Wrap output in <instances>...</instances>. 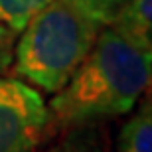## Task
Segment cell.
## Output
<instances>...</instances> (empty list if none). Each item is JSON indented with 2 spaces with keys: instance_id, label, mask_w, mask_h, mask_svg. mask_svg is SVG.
Masks as SVG:
<instances>
[{
  "instance_id": "obj_1",
  "label": "cell",
  "mask_w": 152,
  "mask_h": 152,
  "mask_svg": "<svg viewBox=\"0 0 152 152\" xmlns=\"http://www.w3.org/2000/svg\"><path fill=\"white\" fill-rule=\"evenodd\" d=\"M152 51L105 26L75 73L53 93V124L67 130L130 113L150 85Z\"/></svg>"
},
{
  "instance_id": "obj_2",
  "label": "cell",
  "mask_w": 152,
  "mask_h": 152,
  "mask_svg": "<svg viewBox=\"0 0 152 152\" xmlns=\"http://www.w3.org/2000/svg\"><path fill=\"white\" fill-rule=\"evenodd\" d=\"M103 28L105 24L75 0H51L18 34L12 73L45 93H57Z\"/></svg>"
},
{
  "instance_id": "obj_3",
  "label": "cell",
  "mask_w": 152,
  "mask_h": 152,
  "mask_svg": "<svg viewBox=\"0 0 152 152\" xmlns=\"http://www.w3.org/2000/svg\"><path fill=\"white\" fill-rule=\"evenodd\" d=\"M53 117L36 87L0 77V152H38L51 136Z\"/></svg>"
},
{
  "instance_id": "obj_4",
  "label": "cell",
  "mask_w": 152,
  "mask_h": 152,
  "mask_svg": "<svg viewBox=\"0 0 152 152\" xmlns=\"http://www.w3.org/2000/svg\"><path fill=\"white\" fill-rule=\"evenodd\" d=\"M109 26L138 48L152 51V0H126Z\"/></svg>"
},
{
  "instance_id": "obj_5",
  "label": "cell",
  "mask_w": 152,
  "mask_h": 152,
  "mask_svg": "<svg viewBox=\"0 0 152 152\" xmlns=\"http://www.w3.org/2000/svg\"><path fill=\"white\" fill-rule=\"evenodd\" d=\"M117 152H152L150 101H144L123 124L117 142Z\"/></svg>"
},
{
  "instance_id": "obj_6",
  "label": "cell",
  "mask_w": 152,
  "mask_h": 152,
  "mask_svg": "<svg viewBox=\"0 0 152 152\" xmlns=\"http://www.w3.org/2000/svg\"><path fill=\"white\" fill-rule=\"evenodd\" d=\"M42 152H107V144L97 123H91L67 129L56 144L44 148Z\"/></svg>"
},
{
  "instance_id": "obj_7",
  "label": "cell",
  "mask_w": 152,
  "mask_h": 152,
  "mask_svg": "<svg viewBox=\"0 0 152 152\" xmlns=\"http://www.w3.org/2000/svg\"><path fill=\"white\" fill-rule=\"evenodd\" d=\"M51 0H0V24L20 34L26 24Z\"/></svg>"
},
{
  "instance_id": "obj_8",
  "label": "cell",
  "mask_w": 152,
  "mask_h": 152,
  "mask_svg": "<svg viewBox=\"0 0 152 152\" xmlns=\"http://www.w3.org/2000/svg\"><path fill=\"white\" fill-rule=\"evenodd\" d=\"M75 2H77L79 6H83L87 12H91L99 22L109 26V22L113 20L117 10L126 2V0H75Z\"/></svg>"
},
{
  "instance_id": "obj_9",
  "label": "cell",
  "mask_w": 152,
  "mask_h": 152,
  "mask_svg": "<svg viewBox=\"0 0 152 152\" xmlns=\"http://www.w3.org/2000/svg\"><path fill=\"white\" fill-rule=\"evenodd\" d=\"M18 34L8 26L0 24V73L12 65L14 59V45H16Z\"/></svg>"
}]
</instances>
